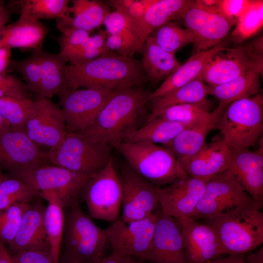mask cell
Listing matches in <instances>:
<instances>
[{"label":"cell","mask_w":263,"mask_h":263,"mask_svg":"<svg viewBox=\"0 0 263 263\" xmlns=\"http://www.w3.org/2000/svg\"><path fill=\"white\" fill-rule=\"evenodd\" d=\"M210 263H263V246L258 251L249 254L247 257L245 254L229 255L226 257L215 260Z\"/></svg>","instance_id":"48"},{"label":"cell","mask_w":263,"mask_h":263,"mask_svg":"<svg viewBox=\"0 0 263 263\" xmlns=\"http://www.w3.org/2000/svg\"><path fill=\"white\" fill-rule=\"evenodd\" d=\"M226 108L218 105L207 119L188 128L173 140L163 146L170 150L182 167L196 154L206 143L208 133L215 128Z\"/></svg>","instance_id":"26"},{"label":"cell","mask_w":263,"mask_h":263,"mask_svg":"<svg viewBox=\"0 0 263 263\" xmlns=\"http://www.w3.org/2000/svg\"><path fill=\"white\" fill-rule=\"evenodd\" d=\"M49 164L47 153L22 130L10 129L0 135V166L8 174L19 175Z\"/></svg>","instance_id":"15"},{"label":"cell","mask_w":263,"mask_h":263,"mask_svg":"<svg viewBox=\"0 0 263 263\" xmlns=\"http://www.w3.org/2000/svg\"><path fill=\"white\" fill-rule=\"evenodd\" d=\"M11 51L10 48L0 47V74L6 73L11 61Z\"/></svg>","instance_id":"50"},{"label":"cell","mask_w":263,"mask_h":263,"mask_svg":"<svg viewBox=\"0 0 263 263\" xmlns=\"http://www.w3.org/2000/svg\"><path fill=\"white\" fill-rule=\"evenodd\" d=\"M251 0H220V12L225 17L237 20L248 6Z\"/></svg>","instance_id":"47"},{"label":"cell","mask_w":263,"mask_h":263,"mask_svg":"<svg viewBox=\"0 0 263 263\" xmlns=\"http://www.w3.org/2000/svg\"><path fill=\"white\" fill-rule=\"evenodd\" d=\"M157 220L150 248L144 261L154 263H187L178 221L156 211Z\"/></svg>","instance_id":"20"},{"label":"cell","mask_w":263,"mask_h":263,"mask_svg":"<svg viewBox=\"0 0 263 263\" xmlns=\"http://www.w3.org/2000/svg\"><path fill=\"white\" fill-rule=\"evenodd\" d=\"M231 156V148L221 138L206 143L182 168L189 175L207 182L228 169Z\"/></svg>","instance_id":"24"},{"label":"cell","mask_w":263,"mask_h":263,"mask_svg":"<svg viewBox=\"0 0 263 263\" xmlns=\"http://www.w3.org/2000/svg\"><path fill=\"white\" fill-rule=\"evenodd\" d=\"M157 220L156 211L149 216L129 223L118 218L105 230L112 249L116 257H135L143 261L152 241Z\"/></svg>","instance_id":"13"},{"label":"cell","mask_w":263,"mask_h":263,"mask_svg":"<svg viewBox=\"0 0 263 263\" xmlns=\"http://www.w3.org/2000/svg\"><path fill=\"white\" fill-rule=\"evenodd\" d=\"M232 149H249L263 131V97L257 94L231 103L215 127Z\"/></svg>","instance_id":"5"},{"label":"cell","mask_w":263,"mask_h":263,"mask_svg":"<svg viewBox=\"0 0 263 263\" xmlns=\"http://www.w3.org/2000/svg\"><path fill=\"white\" fill-rule=\"evenodd\" d=\"M118 91L84 88L66 89L59 93L57 94L58 106L67 133L79 132L90 127L106 104Z\"/></svg>","instance_id":"12"},{"label":"cell","mask_w":263,"mask_h":263,"mask_svg":"<svg viewBox=\"0 0 263 263\" xmlns=\"http://www.w3.org/2000/svg\"><path fill=\"white\" fill-rule=\"evenodd\" d=\"M19 12L18 20L6 25L0 33V47L41 48L48 29L27 12Z\"/></svg>","instance_id":"25"},{"label":"cell","mask_w":263,"mask_h":263,"mask_svg":"<svg viewBox=\"0 0 263 263\" xmlns=\"http://www.w3.org/2000/svg\"><path fill=\"white\" fill-rule=\"evenodd\" d=\"M141 65L147 79L153 84L165 80L173 74L181 64L175 57L160 47L150 37L144 42Z\"/></svg>","instance_id":"29"},{"label":"cell","mask_w":263,"mask_h":263,"mask_svg":"<svg viewBox=\"0 0 263 263\" xmlns=\"http://www.w3.org/2000/svg\"><path fill=\"white\" fill-rule=\"evenodd\" d=\"M11 256L14 263H54L49 250L21 251Z\"/></svg>","instance_id":"46"},{"label":"cell","mask_w":263,"mask_h":263,"mask_svg":"<svg viewBox=\"0 0 263 263\" xmlns=\"http://www.w3.org/2000/svg\"><path fill=\"white\" fill-rule=\"evenodd\" d=\"M155 0H108L104 2L125 16L134 25Z\"/></svg>","instance_id":"44"},{"label":"cell","mask_w":263,"mask_h":263,"mask_svg":"<svg viewBox=\"0 0 263 263\" xmlns=\"http://www.w3.org/2000/svg\"><path fill=\"white\" fill-rule=\"evenodd\" d=\"M67 89L80 87L107 92L138 87L147 78L141 61L114 53L65 68Z\"/></svg>","instance_id":"1"},{"label":"cell","mask_w":263,"mask_h":263,"mask_svg":"<svg viewBox=\"0 0 263 263\" xmlns=\"http://www.w3.org/2000/svg\"><path fill=\"white\" fill-rule=\"evenodd\" d=\"M94 263H142V262L132 257H116L110 254Z\"/></svg>","instance_id":"49"},{"label":"cell","mask_w":263,"mask_h":263,"mask_svg":"<svg viewBox=\"0 0 263 263\" xmlns=\"http://www.w3.org/2000/svg\"><path fill=\"white\" fill-rule=\"evenodd\" d=\"M67 62L66 58L59 53L52 54L38 48L33 50L24 59L11 60L8 67L21 75L29 92L50 99L67 89Z\"/></svg>","instance_id":"7"},{"label":"cell","mask_w":263,"mask_h":263,"mask_svg":"<svg viewBox=\"0 0 263 263\" xmlns=\"http://www.w3.org/2000/svg\"><path fill=\"white\" fill-rule=\"evenodd\" d=\"M149 95L139 87L119 91L106 104L94 123L77 132L92 141L112 147L124 142L139 128Z\"/></svg>","instance_id":"2"},{"label":"cell","mask_w":263,"mask_h":263,"mask_svg":"<svg viewBox=\"0 0 263 263\" xmlns=\"http://www.w3.org/2000/svg\"><path fill=\"white\" fill-rule=\"evenodd\" d=\"M177 221L187 263H210L224 254L216 233L210 225L190 217Z\"/></svg>","instance_id":"21"},{"label":"cell","mask_w":263,"mask_h":263,"mask_svg":"<svg viewBox=\"0 0 263 263\" xmlns=\"http://www.w3.org/2000/svg\"><path fill=\"white\" fill-rule=\"evenodd\" d=\"M40 198L31 202L25 211L14 239L6 247L11 256L21 251H50L44 223L46 207Z\"/></svg>","instance_id":"22"},{"label":"cell","mask_w":263,"mask_h":263,"mask_svg":"<svg viewBox=\"0 0 263 263\" xmlns=\"http://www.w3.org/2000/svg\"><path fill=\"white\" fill-rule=\"evenodd\" d=\"M112 148L78 132H70L60 146L47 154L50 164L92 177L108 164L112 158Z\"/></svg>","instance_id":"8"},{"label":"cell","mask_w":263,"mask_h":263,"mask_svg":"<svg viewBox=\"0 0 263 263\" xmlns=\"http://www.w3.org/2000/svg\"><path fill=\"white\" fill-rule=\"evenodd\" d=\"M18 176L25 179L39 193L56 192L64 208H69L79 199L83 187L91 177L51 164Z\"/></svg>","instance_id":"17"},{"label":"cell","mask_w":263,"mask_h":263,"mask_svg":"<svg viewBox=\"0 0 263 263\" xmlns=\"http://www.w3.org/2000/svg\"><path fill=\"white\" fill-rule=\"evenodd\" d=\"M30 203H16L0 212V240L5 245L14 239Z\"/></svg>","instance_id":"42"},{"label":"cell","mask_w":263,"mask_h":263,"mask_svg":"<svg viewBox=\"0 0 263 263\" xmlns=\"http://www.w3.org/2000/svg\"><path fill=\"white\" fill-rule=\"evenodd\" d=\"M194 2L181 20L193 36L195 53L209 50L223 42L236 21L220 12L199 7Z\"/></svg>","instance_id":"19"},{"label":"cell","mask_w":263,"mask_h":263,"mask_svg":"<svg viewBox=\"0 0 263 263\" xmlns=\"http://www.w3.org/2000/svg\"><path fill=\"white\" fill-rule=\"evenodd\" d=\"M39 196L48 202L44 215V226L54 263H58L64 225V207L57 195L54 191L40 192Z\"/></svg>","instance_id":"31"},{"label":"cell","mask_w":263,"mask_h":263,"mask_svg":"<svg viewBox=\"0 0 263 263\" xmlns=\"http://www.w3.org/2000/svg\"><path fill=\"white\" fill-rule=\"evenodd\" d=\"M210 90V86L204 82L201 73L195 79L178 89L150 100L152 113L174 105L202 102L207 100Z\"/></svg>","instance_id":"33"},{"label":"cell","mask_w":263,"mask_h":263,"mask_svg":"<svg viewBox=\"0 0 263 263\" xmlns=\"http://www.w3.org/2000/svg\"><path fill=\"white\" fill-rule=\"evenodd\" d=\"M227 48L226 42L223 41L209 50L194 53L149 95L148 101L163 96L195 79L202 73L206 63L211 56Z\"/></svg>","instance_id":"28"},{"label":"cell","mask_w":263,"mask_h":263,"mask_svg":"<svg viewBox=\"0 0 263 263\" xmlns=\"http://www.w3.org/2000/svg\"><path fill=\"white\" fill-rule=\"evenodd\" d=\"M69 7L73 14L70 26L90 32L103 24L107 16L111 12L110 7L98 0H73Z\"/></svg>","instance_id":"35"},{"label":"cell","mask_w":263,"mask_h":263,"mask_svg":"<svg viewBox=\"0 0 263 263\" xmlns=\"http://www.w3.org/2000/svg\"><path fill=\"white\" fill-rule=\"evenodd\" d=\"M235 25L230 38L239 44L261 30L263 25V0H251Z\"/></svg>","instance_id":"39"},{"label":"cell","mask_w":263,"mask_h":263,"mask_svg":"<svg viewBox=\"0 0 263 263\" xmlns=\"http://www.w3.org/2000/svg\"><path fill=\"white\" fill-rule=\"evenodd\" d=\"M231 149L227 170L255 201L263 203V145L255 150Z\"/></svg>","instance_id":"23"},{"label":"cell","mask_w":263,"mask_h":263,"mask_svg":"<svg viewBox=\"0 0 263 263\" xmlns=\"http://www.w3.org/2000/svg\"><path fill=\"white\" fill-rule=\"evenodd\" d=\"M206 184L185 171L169 184L158 187L161 210L177 220L191 217L203 195Z\"/></svg>","instance_id":"18"},{"label":"cell","mask_w":263,"mask_h":263,"mask_svg":"<svg viewBox=\"0 0 263 263\" xmlns=\"http://www.w3.org/2000/svg\"><path fill=\"white\" fill-rule=\"evenodd\" d=\"M22 129L36 144L57 148L64 142L67 132L61 110L50 99L38 95Z\"/></svg>","instance_id":"14"},{"label":"cell","mask_w":263,"mask_h":263,"mask_svg":"<svg viewBox=\"0 0 263 263\" xmlns=\"http://www.w3.org/2000/svg\"><path fill=\"white\" fill-rule=\"evenodd\" d=\"M212 114L210 101L176 105L152 113L147 120L155 117L165 119L185 125L193 126L208 119Z\"/></svg>","instance_id":"36"},{"label":"cell","mask_w":263,"mask_h":263,"mask_svg":"<svg viewBox=\"0 0 263 263\" xmlns=\"http://www.w3.org/2000/svg\"><path fill=\"white\" fill-rule=\"evenodd\" d=\"M3 97L29 98V91L25 84L19 78L7 73L1 74H0V98Z\"/></svg>","instance_id":"45"},{"label":"cell","mask_w":263,"mask_h":263,"mask_svg":"<svg viewBox=\"0 0 263 263\" xmlns=\"http://www.w3.org/2000/svg\"><path fill=\"white\" fill-rule=\"evenodd\" d=\"M11 13L12 11L5 5V2L0 0V33L10 19Z\"/></svg>","instance_id":"51"},{"label":"cell","mask_w":263,"mask_h":263,"mask_svg":"<svg viewBox=\"0 0 263 263\" xmlns=\"http://www.w3.org/2000/svg\"><path fill=\"white\" fill-rule=\"evenodd\" d=\"M3 168L0 166V183L3 180L5 177V174L3 172Z\"/></svg>","instance_id":"55"},{"label":"cell","mask_w":263,"mask_h":263,"mask_svg":"<svg viewBox=\"0 0 263 263\" xmlns=\"http://www.w3.org/2000/svg\"><path fill=\"white\" fill-rule=\"evenodd\" d=\"M263 43L262 35L246 44L216 53L202 70L204 82L215 86L229 82L250 69L263 73Z\"/></svg>","instance_id":"9"},{"label":"cell","mask_w":263,"mask_h":263,"mask_svg":"<svg viewBox=\"0 0 263 263\" xmlns=\"http://www.w3.org/2000/svg\"><path fill=\"white\" fill-rule=\"evenodd\" d=\"M138 174L153 185L162 187L185 172L168 149L147 142H128L114 145Z\"/></svg>","instance_id":"6"},{"label":"cell","mask_w":263,"mask_h":263,"mask_svg":"<svg viewBox=\"0 0 263 263\" xmlns=\"http://www.w3.org/2000/svg\"><path fill=\"white\" fill-rule=\"evenodd\" d=\"M68 0H14L7 6L10 9L17 7L24 11L38 20H59L63 24L69 26L72 17L70 16Z\"/></svg>","instance_id":"34"},{"label":"cell","mask_w":263,"mask_h":263,"mask_svg":"<svg viewBox=\"0 0 263 263\" xmlns=\"http://www.w3.org/2000/svg\"><path fill=\"white\" fill-rule=\"evenodd\" d=\"M56 28L61 33L57 38L60 48L58 53L65 58L82 46L90 37V32L65 25L58 20H56Z\"/></svg>","instance_id":"43"},{"label":"cell","mask_w":263,"mask_h":263,"mask_svg":"<svg viewBox=\"0 0 263 263\" xmlns=\"http://www.w3.org/2000/svg\"><path fill=\"white\" fill-rule=\"evenodd\" d=\"M122 187V214L126 222L145 218L160 208L158 188L129 165L118 174Z\"/></svg>","instance_id":"16"},{"label":"cell","mask_w":263,"mask_h":263,"mask_svg":"<svg viewBox=\"0 0 263 263\" xmlns=\"http://www.w3.org/2000/svg\"><path fill=\"white\" fill-rule=\"evenodd\" d=\"M263 203L254 201L244 207L208 219L224 254H245L263 243Z\"/></svg>","instance_id":"3"},{"label":"cell","mask_w":263,"mask_h":263,"mask_svg":"<svg viewBox=\"0 0 263 263\" xmlns=\"http://www.w3.org/2000/svg\"><path fill=\"white\" fill-rule=\"evenodd\" d=\"M108 34L118 35L124 41L132 55L142 53L143 44L135 26L121 14L112 11L103 22Z\"/></svg>","instance_id":"40"},{"label":"cell","mask_w":263,"mask_h":263,"mask_svg":"<svg viewBox=\"0 0 263 263\" xmlns=\"http://www.w3.org/2000/svg\"><path fill=\"white\" fill-rule=\"evenodd\" d=\"M58 263H77L61 250Z\"/></svg>","instance_id":"53"},{"label":"cell","mask_w":263,"mask_h":263,"mask_svg":"<svg viewBox=\"0 0 263 263\" xmlns=\"http://www.w3.org/2000/svg\"><path fill=\"white\" fill-rule=\"evenodd\" d=\"M0 263H14L12 256L7 250L6 245L0 240Z\"/></svg>","instance_id":"52"},{"label":"cell","mask_w":263,"mask_h":263,"mask_svg":"<svg viewBox=\"0 0 263 263\" xmlns=\"http://www.w3.org/2000/svg\"><path fill=\"white\" fill-rule=\"evenodd\" d=\"M30 98H0V115L9 125L10 129L22 130L34 105Z\"/></svg>","instance_id":"41"},{"label":"cell","mask_w":263,"mask_h":263,"mask_svg":"<svg viewBox=\"0 0 263 263\" xmlns=\"http://www.w3.org/2000/svg\"><path fill=\"white\" fill-rule=\"evenodd\" d=\"M39 196L23 177L8 174L0 183V212L19 202L30 203Z\"/></svg>","instance_id":"37"},{"label":"cell","mask_w":263,"mask_h":263,"mask_svg":"<svg viewBox=\"0 0 263 263\" xmlns=\"http://www.w3.org/2000/svg\"><path fill=\"white\" fill-rule=\"evenodd\" d=\"M194 0H155L135 25L143 44L156 28L168 21L181 20Z\"/></svg>","instance_id":"27"},{"label":"cell","mask_w":263,"mask_h":263,"mask_svg":"<svg viewBox=\"0 0 263 263\" xmlns=\"http://www.w3.org/2000/svg\"><path fill=\"white\" fill-rule=\"evenodd\" d=\"M149 37L162 49L174 55L186 45L194 43L191 32L173 20L156 28Z\"/></svg>","instance_id":"38"},{"label":"cell","mask_w":263,"mask_h":263,"mask_svg":"<svg viewBox=\"0 0 263 263\" xmlns=\"http://www.w3.org/2000/svg\"><path fill=\"white\" fill-rule=\"evenodd\" d=\"M254 201L227 169L206 182L203 195L190 218L208 219L225 215L241 209Z\"/></svg>","instance_id":"10"},{"label":"cell","mask_w":263,"mask_h":263,"mask_svg":"<svg viewBox=\"0 0 263 263\" xmlns=\"http://www.w3.org/2000/svg\"><path fill=\"white\" fill-rule=\"evenodd\" d=\"M262 73L257 70H248L229 82L217 86H210L209 95L219 100L218 105L226 108L233 101L257 94Z\"/></svg>","instance_id":"30"},{"label":"cell","mask_w":263,"mask_h":263,"mask_svg":"<svg viewBox=\"0 0 263 263\" xmlns=\"http://www.w3.org/2000/svg\"><path fill=\"white\" fill-rule=\"evenodd\" d=\"M10 129L9 125L0 115V135Z\"/></svg>","instance_id":"54"},{"label":"cell","mask_w":263,"mask_h":263,"mask_svg":"<svg viewBox=\"0 0 263 263\" xmlns=\"http://www.w3.org/2000/svg\"><path fill=\"white\" fill-rule=\"evenodd\" d=\"M68 208L61 250L77 263H94L104 257L109 245L105 229L83 212L79 199Z\"/></svg>","instance_id":"4"},{"label":"cell","mask_w":263,"mask_h":263,"mask_svg":"<svg viewBox=\"0 0 263 263\" xmlns=\"http://www.w3.org/2000/svg\"><path fill=\"white\" fill-rule=\"evenodd\" d=\"M196 125V124H195ZM192 126L155 117L132 133L124 142H147L163 146L170 142L181 132Z\"/></svg>","instance_id":"32"},{"label":"cell","mask_w":263,"mask_h":263,"mask_svg":"<svg viewBox=\"0 0 263 263\" xmlns=\"http://www.w3.org/2000/svg\"><path fill=\"white\" fill-rule=\"evenodd\" d=\"M122 193L121 182L112 158L103 169L87 181L80 194L91 218L112 222L119 218Z\"/></svg>","instance_id":"11"}]
</instances>
